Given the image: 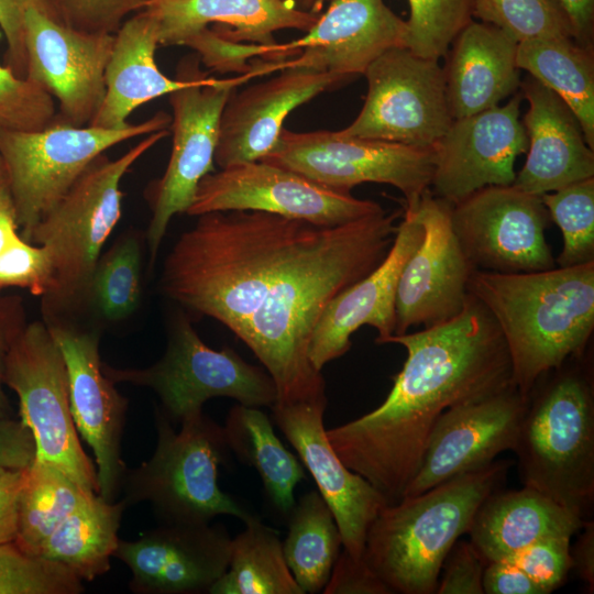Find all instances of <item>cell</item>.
Wrapping results in <instances>:
<instances>
[{"label": "cell", "instance_id": "1", "mask_svg": "<svg viewBox=\"0 0 594 594\" xmlns=\"http://www.w3.org/2000/svg\"><path fill=\"white\" fill-rule=\"evenodd\" d=\"M402 215L320 226L254 210L204 213L166 256L160 288L242 340L277 404L327 400L308 356L312 330L332 298L385 258Z\"/></svg>", "mask_w": 594, "mask_h": 594}, {"label": "cell", "instance_id": "2", "mask_svg": "<svg viewBox=\"0 0 594 594\" xmlns=\"http://www.w3.org/2000/svg\"><path fill=\"white\" fill-rule=\"evenodd\" d=\"M384 343L407 352L391 392L372 411L328 429L327 437L341 461L393 504L414 479L440 417L513 382L502 332L474 298L452 319Z\"/></svg>", "mask_w": 594, "mask_h": 594}, {"label": "cell", "instance_id": "3", "mask_svg": "<svg viewBox=\"0 0 594 594\" xmlns=\"http://www.w3.org/2000/svg\"><path fill=\"white\" fill-rule=\"evenodd\" d=\"M469 293L498 326L512 382L525 396L543 375L581 356L594 329V261L526 273L475 270Z\"/></svg>", "mask_w": 594, "mask_h": 594}, {"label": "cell", "instance_id": "4", "mask_svg": "<svg viewBox=\"0 0 594 594\" xmlns=\"http://www.w3.org/2000/svg\"><path fill=\"white\" fill-rule=\"evenodd\" d=\"M513 464L495 460L387 504L367 530L363 559L392 593H436L449 551L468 534L483 502L501 490Z\"/></svg>", "mask_w": 594, "mask_h": 594}, {"label": "cell", "instance_id": "5", "mask_svg": "<svg viewBox=\"0 0 594 594\" xmlns=\"http://www.w3.org/2000/svg\"><path fill=\"white\" fill-rule=\"evenodd\" d=\"M522 486L588 519L594 504V393L590 372L565 363L528 395L516 446Z\"/></svg>", "mask_w": 594, "mask_h": 594}, {"label": "cell", "instance_id": "6", "mask_svg": "<svg viewBox=\"0 0 594 594\" xmlns=\"http://www.w3.org/2000/svg\"><path fill=\"white\" fill-rule=\"evenodd\" d=\"M168 129L147 135L114 160L102 154L75 182L61 200L22 237L45 246L54 279L42 297L45 322L63 320L89 304L92 274L101 249L122 213L121 182L132 165L162 139Z\"/></svg>", "mask_w": 594, "mask_h": 594}, {"label": "cell", "instance_id": "7", "mask_svg": "<svg viewBox=\"0 0 594 594\" xmlns=\"http://www.w3.org/2000/svg\"><path fill=\"white\" fill-rule=\"evenodd\" d=\"M179 425L177 430L155 408L156 447L147 461L127 469L121 486L127 506L147 502L162 524H209L220 515L244 524L256 518L219 486V468L232 454L223 427L204 411Z\"/></svg>", "mask_w": 594, "mask_h": 594}, {"label": "cell", "instance_id": "8", "mask_svg": "<svg viewBox=\"0 0 594 594\" xmlns=\"http://www.w3.org/2000/svg\"><path fill=\"white\" fill-rule=\"evenodd\" d=\"M170 120L160 111L117 129L74 127L54 119L41 130L1 131L0 157L20 235L32 230L98 156L128 140L168 129Z\"/></svg>", "mask_w": 594, "mask_h": 594}, {"label": "cell", "instance_id": "9", "mask_svg": "<svg viewBox=\"0 0 594 594\" xmlns=\"http://www.w3.org/2000/svg\"><path fill=\"white\" fill-rule=\"evenodd\" d=\"M116 383L151 388L161 400L160 410L176 427L202 411L215 397H228L251 407H272L277 392L264 367L244 361L231 348L208 346L184 314L173 317L163 356L144 369H118L102 363Z\"/></svg>", "mask_w": 594, "mask_h": 594}, {"label": "cell", "instance_id": "10", "mask_svg": "<svg viewBox=\"0 0 594 594\" xmlns=\"http://www.w3.org/2000/svg\"><path fill=\"white\" fill-rule=\"evenodd\" d=\"M3 384L19 398L21 421L34 437L35 461L54 465L99 494L97 468L81 447L72 416L66 364L45 321L26 323L14 338Z\"/></svg>", "mask_w": 594, "mask_h": 594}, {"label": "cell", "instance_id": "11", "mask_svg": "<svg viewBox=\"0 0 594 594\" xmlns=\"http://www.w3.org/2000/svg\"><path fill=\"white\" fill-rule=\"evenodd\" d=\"M261 161L345 193L364 183L388 184L404 195V208H415L430 190L435 150L346 135L340 130L283 129L275 148Z\"/></svg>", "mask_w": 594, "mask_h": 594}, {"label": "cell", "instance_id": "12", "mask_svg": "<svg viewBox=\"0 0 594 594\" xmlns=\"http://www.w3.org/2000/svg\"><path fill=\"white\" fill-rule=\"evenodd\" d=\"M252 78V73L216 78L199 69L191 84L168 95L172 151L164 174L145 193L152 213L146 231L151 264L173 217L187 212L200 180L213 172L226 102L238 86Z\"/></svg>", "mask_w": 594, "mask_h": 594}, {"label": "cell", "instance_id": "13", "mask_svg": "<svg viewBox=\"0 0 594 594\" xmlns=\"http://www.w3.org/2000/svg\"><path fill=\"white\" fill-rule=\"evenodd\" d=\"M364 105L346 135L433 148L452 122L439 61L394 47L364 75Z\"/></svg>", "mask_w": 594, "mask_h": 594}, {"label": "cell", "instance_id": "14", "mask_svg": "<svg viewBox=\"0 0 594 594\" xmlns=\"http://www.w3.org/2000/svg\"><path fill=\"white\" fill-rule=\"evenodd\" d=\"M450 216L475 270L526 273L556 265L546 241L552 221L539 195L514 185L487 186L451 205Z\"/></svg>", "mask_w": 594, "mask_h": 594}, {"label": "cell", "instance_id": "15", "mask_svg": "<svg viewBox=\"0 0 594 594\" xmlns=\"http://www.w3.org/2000/svg\"><path fill=\"white\" fill-rule=\"evenodd\" d=\"M254 210L320 226L348 223L385 211L375 201L320 185L263 161L211 172L199 183L187 215Z\"/></svg>", "mask_w": 594, "mask_h": 594}, {"label": "cell", "instance_id": "16", "mask_svg": "<svg viewBox=\"0 0 594 594\" xmlns=\"http://www.w3.org/2000/svg\"><path fill=\"white\" fill-rule=\"evenodd\" d=\"M25 78L50 94L55 120L88 125L106 94V69L114 34L75 30L29 8L24 14Z\"/></svg>", "mask_w": 594, "mask_h": 594}, {"label": "cell", "instance_id": "17", "mask_svg": "<svg viewBox=\"0 0 594 594\" xmlns=\"http://www.w3.org/2000/svg\"><path fill=\"white\" fill-rule=\"evenodd\" d=\"M451 205L429 190L414 208L424 238L399 276L394 334L448 321L458 316L468 301L469 282L475 268L453 232Z\"/></svg>", "mask_w": 594, "mask_h": 594}, {"label": "cell", "instance_id": "18", "mask_svg": "<svg viewBox=\"0 0 594 594\" xmlns=\"http://www.w3.org/2000/svg\"><path fill=\"white\" fill-rule=\"evenodd\" d=\"M519 90L503 106L453 119L435 145L433 196L455 204L487 186L513 185L515 161L527 152Z\"/></svg>", "mask_w": 594, "mask_h": 594}, {"label": "cell", "instance_id": "19", "mask_svg": "<svg viewBox=\"0 0 594 594\" xmlns=\"http://www.w3.org/2000/svg\"><path fill=\"white\" fill-rule=\"evenodd\" d=\"M45 323L66 364L76 429L94 451L99 495L114 502L128 469L121 455L128 399L102 370L98 331L85 330L65 320Z\"/></svg>", "mask_w": 594, "mask_h": 594}, {"label": "cell", "instance_id": "20", "mask_svg": "<svg viewBox=\"0 0 594 594\" xmlns=\"http://www.w3.org/2000/svg\"><path fill=\"white\" fill-rule=\"evenodd\" d=\"M527 402L528 396L510 384L447 410L435 425L419 468L403 497L483 469L502 452L513 451Z\"/></svg>", "mask_w": 594, "mask_h": 594}, {"label": "cell", "instance_id": "21", "mask_svg": "<svg viewBox=\"0 0 594 594\" xmlns=\"http://www.w3.org/2000/svg\"><path fill=\"white\" fill-rule=\"evenodd\" d=\"M407 22L384 0H332L306 35L277 43L280 62L272 73L286 68L326 72L346 81L394 47H407Z\"/></svg>", "mask_w": 594, "mask_h": 594}, {"label": "cell", "instance_id": "22", "mask_svg": "<svg viewBox=\"0 0 594 594\" xmlns=\"http://www.w3.org/2000/svg\"><path fill=\"white\" fill-rule=\"evenodd\" d=\"M326 406L327 400L276 403L271 409L274 422L297 451L331 509L343 549L361 559L367 530L388 502L366 479L351 471L333 450L323 425Z\"/></svg>", "mask_w": 594, "mask_h": 594}, {"label": "cell", "instance_id": "23", "mask_svg": "<svg viewBox=\"0 0 594 594\" xmlns=\"http://www.w3.org/2000/svg\"><path fill=\"white\" fill-rule=\"evenodd\" d=\"M231 540L222 524H162L134 541L119 540L113 557L131 571L136 594L209 593L229 565Z\"/></svg>", "mask_w": 594, "mask_h": 594}, {"label": "cell", "instance_id": "24", "mask_svg": "<svg viewBox=\"0 0 594 594\" xmlns=\"http://www.w3.org/2000/svg\"><path fill=\"white\" fill-rule=\"evenodd\" d=\"M424 238V229L414 208H403L392 246L385 258L362 279L355 282L322 310L310 337L308 356L318 371L344 355L351 336L362 326L377 331L375 342L383 344L394 334L395 298L402 271Z\"/></svg>", "mask_w": 594, "mask_h": 594}, {"label": "cell", "instance_id": "25", "mask_svg": "<svg viewBox=\"0 0 594 594\" xmlns=\"http://www.w3.org/2000/svg\"><path fill=\"white\" fill-rule=\"evenodd\" d=\"M265 81L235 90L226 102L215 163L227 168L261 161L277 145L283 123L297 107L343 80L326 72L286 68Z\"/></svg>", "mask_w": 594, "mask_h": 594}, {"label": "cell", "instance_id": "26", "mask_svg": "<svg viewBox=\"0 0 594 594\" xmlns=\"http://www.w3.org/2000/svg\"><path fill=\"white\" fill-rule=\"evenodd\" d=\"M520 91L528 101L522 120L528 148L513 185L541 196L594 177V150L570 107L530 75Z\"/></svg>", "mask_w": 594, "mask_h": 594}, {"label": "cell", "instance_id": "27", "mask_svg": "<svg viewBox=\"0 0 594 594\" xmlns=\"http://www.w3.org/2000/svg\"><path fill=\"white\" fill-rule=\"evenodd\" d=\"M142 10L156 24L160 46L184 45L205 29L237 44L273 46L276 31L307 32L320 15L286 0H146Z\"/></svg>", "mask_w": 594, "mask_h": 594}, {"label": "cell", "instance_id": "28", "mask_svg": "<svg viewBox=\"0 0 594 594\" xmlns=\"http://www.w3.org/2000/svg\"><path fill=\"white\" fill-rule=\"evenodd\" d=\"M158 46L156 24L143 10L121 24L114 33L106 69V94L89 125L125 127L132 112L144 103L191 84L200 69L197 55V58H185L178 66L176 78H169L156 63Z\"/></svg>", "mask_w": 594, "mask_h": 594}, {"label": "cell", "instance_id": "29", "mask_svg": "<svg viewBox=\"0 0 594 594\" xmlns=\"http://www.w3.org/2000/svg\"><path fill=\"white\" fill-rule=\"evenodd\" d=\"M517 47L503 30L473 19L458 33L443 66L452 119L496 107L520 90Z\"/></svg>", "mask_w": 594, "mask_h": 594}, {"label": "cell", "instance_id": "30", "mask_svg": "<svg viewBox=\"0 0 594 594\" xmlns=\"http://www.w3.org/2000/svg\"><path fill=\"white\" fill-rule=\"evenodd\" d=\"M584 519L536 490H497L480 506L468 531L470 542L485 561H502L552 537L580 531Z\"/></svg>", "mask_w": 594, "mask_h": 594}, {"label": "cell", "instance_id": "31", "mask_svg": "<svg viewBox=\"0 0 594 594\" xmlns=\"http://www.w3.org/2000/svg\"><path fill=\"white\" fill-rule=\"evenodd\" d=\"M222 427L231 453L257 472L271 505L287 517L295 487L306 476L301 461L284 447L260 407L233 406Z\"/></svg>", "mask_w": 594, "mask_h": 594}, {"label": "cell", "instance_id": "32", "mask_svg": "<svg viewBox=\"0 0 594 594\" xmlns=\"http://www.w3.org/2000/svg\"><path fill=\"white\" fill-rule=\"evenodd\" d=\"M127 504L95 494L73 510L47 537L40 557L70 569L91 582L110 570L119 542L118 531Z\"/></svg>", "mask_w": 594, "mask_h": 594}, {"label": "cell", "instance_id": "33", "mask_svg": "<svg viewBox=\"0 0 594 594\" xmlns=\"http://www.w3.org/2000/svg\"><path fill=\"white\" fill-rule=\"evenodd\" d=\"M517 64L570 107L594 150V50L568 36L532 38L518 43Z\"/></svg>", "mask_w": 594, "mask_h": 594}, {"label": "cell", "instance_id": "34", "mask_svg": "<svg viewBox=\"0 0 594 594\" xmlns=\"http://www.w3.org/2000/svg\"><path fill=\"white\" fill-rule=\"evenodd\" d=\"M287 518L282 541L286 563L304 594L322 592L343 548L334 516L312 490L296 501Z\"/></svg>", "mask_w": 594, "mask_h": 594}, {"label": "cell", "instance_id": "35", "mask_svg": "<svg viewBox=\"0 0 594 594\" xmlns=\"http://www.w3.org/2000/svg\"><path fill=\"white\" fill-rule=\"evenodd\" d=\"M231 540L229 565L210 594H304L283 553L278 532L258 517Z\"/></svg>", "mask_w": 594, "mask_h": 594}, {"label": "cell", "instance_id": "36", "mask_svg": "<svg viewBox=\"0 0 594 594\" xmlns=\"http://www.w3.org/2000/svg\"><path fill=\"white\" fill-rule=\"evenodd\" d=\"M95 494L54 465L34 460L26 469L19 497L14 542L23 551L38 556L53 530Z\"/></svg>", "mask_w": 594, "mask_h": 594}, {"label": "cell", "instance_id": "37", "mask_svg": "<svg viewBox=\"0 0 594 594\" xmlns=\"http://www.w3.org/2000/svg\"><path fill=\"white\" fill-rule=\"evenodd\" d=\"M141 298V245L138 235L124 234L100 255L95 267L89 304L108 321L132 315Z\"/></svg>", "mask_w": 594, "mask_h": 594}, {"label": "cell", "instance_id": "38", "mask_svg": "<svg viewBox=\"0 0 594 594\" xmlns=\"http://www.w3.org/2000/svg\"><path fill=\"white\" fill-rule=\"evenodd\" d=\"M563 244L556 263L560 267L594 261V177L541 195Z\"/></svg>", "mask_w": 594, "mask_h": 594}, {"label": "cell", "instance_id": "39", "mask_svg": "<svg viewBox=\"0 0 594 594\" xmlns=\"http://www.w3.org/2000/svg\"><path fill=\"white\" fill-rule=\"evenodd\" d=\"M471 3L472 16L503 30L518 43L572 37L570 22L558 0H471Z\"/></svg>", "mask_w": 594, "mask_h": 594}, {"label": "cell", "instance_id": "40", "mask_svg": "<svg viewBox=\"0 0 594 594\" xmlns=\"http://www.w3.org/2000/svg\"><path fill=\"white\" fill-rule=\"evenodd\" d=\"M82 580L56 561L23 551L14 540L0 543V594H79Z\"/></svg>", "mask_w": 594, "mask_h": 594}, {"label": "cell", "instance_id": "41", "mask_svg": "<svg viewBox=\"0 0 594 594\" xmlns=\"http://www.w3.org/2000/svg\"><path fill=\"white\" fill-rule=\"evenodd\" d=\"M407 48L421 57H444L458 33L473 19L471 0H408Z\"/></svg>", "mask_w": 594, "mask_h": 594}, {"label": "cell", "instance_id": "42", "mask_svg": "<svg viewBox=\"0 0 594 594\" xmlns=\"http://www.w3.org/2000/svg\"><path fill=\"white\" fill-rule=\"evenodd\" d=\"M55 116L56 103L50 94L0 65V132L41 130Z\"/></svg>", "mask_w": 594, "mask_h": 594}, {"label": "cell", "instance_id": "43", "mask_svg": "<svg viewBox=\"0 0 594 594\" xmlns=\"http://www.w3.org/2000/svg\"><path fill=\"white\" fill-rule=\"evenodd\" d=\"M54 268L50 251L22 239L18 233L0 253V290L14 286L38 297L53 286Z\"/></svg>", "mask_w": 594, "mask_h": 594}, {"label": "cell", "instance_id": "44", "mask_svg": "<svg viewBox=\"0 0 594 594\" xmlns=\"http://www.w3.org/2000/svg\"><path fill=\"white\" fill-rule=\"evenodd\" d=\"M59 20L84 32L114 34L146 0H50Z\"/></svg>", "mask_w": 594, "mask_h": 594}, {"label": "cell", "instance_id": "45", "mask_svg": "<svg viewBox=\"0 0 594 594\" xmlns=\"http://www.w3.org/2000/svg\"><path fill=\"white\" fill-rule=\"evenodd\" d=\"M570 550L571 538L552 537L535 542L502 561L516 564L543 594H548L561 586L572 570Z\"/></svg>", "mask_w": 594, "mask_h": 594}, {"label": "cell", "instance_id": "46", "mask_svg": "<svg viewBox=\"0 0 594 594\" xmlns=\"http://www.w3.org/2000/svg\"><path fill=\"white\" fill-rule=\"evenodd\" d=\"M486 563L470 541L458 540L443 561L436 593L483 594Z\"/></svg>", "mask_w": 594, "mask_h": 594}, {"label": "cell", "instance_id": "47", "mask_svg": "<svg viewBox=\"0 0 594 594\" xmlns=\"http://www.w3.org/2000/svg\"><path fill=\"white\" fill-rule=\"evenodd\" d=\"M29 8L62 22L50 0H0V28L7 42V66L19 77L26 75L24 14Z\"/></svg>", "mask_w": 594, "mask_h": 594}, {"label": "cell", "instance_id": "48", "mask_svg": "<svg viewBox=\"0 0 594 594\" xmlns=\"http://www.w3.org/2000/svg\"><path fill=\"white\" fill-rule=\"evenodd\" d=\"M324 594H393L366 561L343 548L322 591Z\"/></svg>", "mask_w": 594, "mask_h": 594}, {"label": "cell", "instance_id": "49", "mask_svg": "<svg viewBox=\"0 0 594 594\" xmlns=\"http://www.w3.org/2000/svg\"><path fill=\"white\" fill-rule=\"evenodd\" d=\"M32 431L21 420L0 418V466L26 469L35 460Z\"/></svg>", "mask_w": 594, "mask_h": 594}, {"label": "cell", "instance_id": "50", "mask_svg": "<svg viewBox=\"0 0 594 594\" xmlns=\"http://www.w3.org/2000/svg\"><path fill=\"white\" fill-rule=\"evenodd\" d=\"M25 324V311L21 297L0 296V418H12V407L3 391L4 361L12 341Z\"/></svg>", "mask_w": 594, "mask_h": 594}, {"label": "cell", "instance_id": "51", "mask_svg": "<svg viewBox=\"0 0 594 594\" xmlns=\"http://www.w3.org/2000/svg\"><path fill=\"white\" fill-rule=\"evenodd\" d=\"M482 585L485 594H543L521 569L509 561L486 563Z\"/></svg>", "mask_w": 594, "mask_h": 594}, {"label": "cell", "instance_id": "52", "mask_svg": "<svg viewBox=\"0 0 594 594\" xmlns=\"http://www.w3.org/2000/svg\"><path fill=\"white\" fill-rule=\"evenodd\" d=\"M26 469L0 466V543L15 539L19 497Z\"/></svg>", "mask_w": 594, "mask_h": 594}, {"label": "cell", "instance_id": "53", "mask_svg": "<svg viewBox=\"0 0 594 594\" xmlns=\"http://www.w3.org/2000/svg\"><path fill=\"white\" fill-rule=\"evenodd\" d=\"M571 29L573 40L583 47L594 50V0H558Z\"/></svg>", "mask_w": 594, "mask_h": 594}, {"label": "cell", "instance_id": "54", "mask_svg": "<svg viewBox=\"0 0 594 594\" xmlns=\"http://www.w3.org/2000/svg\"><path fill=\"white\" fill-rule=\"evenodd\" d=\"M581 535L574 546H571L572 569L578 576L594 591V522L584 520Z\"/></svg>", "mask_w": 594, "mask_h": 594}, {"label": "cell", "instance_id": "55", "mask_svg": "<svg viewBox=\"0 0 594 594\" xmlns=\"http://www.w3.org/2000/svg\"><path fill=\"white\" fill-rule=\"evenodd\" d=\"M16 211L8 184L0 186V253L18 234Z\"/></svg>", "mask_w": 594, "mask_h": 594}, {"label": "cell", "instance_id": "56", "mask_svg": "<svg viewBox=\"0 0 594 594\" xmlns=\"http://www.w3.org/2000/svg\"><path fill=\"white\" fill-rule=\"evenodd\" d=\"M327 0H302L300 9L312 13H319Z\"/></svg>", "mask_w": 594, "mask_h": 594}, {"label": "cell", "instance_id": "57", "mask_svg": "<svg viewBox=\"0 0 594 594\" xmlns=\"http://www.w3.org/2000/svg\"><path fill=\"white\" fill-rule=\"evenodd\" d=\"M4 184H7V174L2 158L0 157V186Z\"/></svg>", "mask_w": 594, "mask_h": 594}, {"label": "cell", "instance_id": "58", "mask_svg": "<svg viewBox=\"0 0 594 594\" xmlns=\"http://www.w3.org/2000/svg\"><path fill=\"white\" fill-rule=\"evenodd\" d=\"M286 1L292 2V3L295 4L298 9H300L301 1H302V0H286ZM300 10H301V9H300Z\"/></svg>", "mask_w": 594, "mask_h": 594}, {"label": "cell", "instance_id": "59", "mask_svg": "<svg viewBox=\"0 0 594 594\" xmlns=\"http://www.w3.org/2000/svg\"><path fill=\"white\" fill-rule=\"evenodd\" d=\"M0 296H1V290H0Z\"/></svg>", "mask_w": 594, "mask_h": 594}]
</instances>
